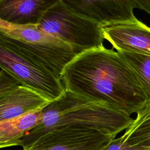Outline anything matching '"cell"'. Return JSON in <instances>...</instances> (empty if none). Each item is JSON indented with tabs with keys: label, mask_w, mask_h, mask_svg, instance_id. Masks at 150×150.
Returning <instances> with one entry per match:
<instances>
[{
	"label": "cell",
	"mask_w": 150,
	"mask_h": 150,
	"mask_svg": "<svg viewBox=\"0 0 150 150\" xmlns=\"http://www.w3.org/2000/svg\"><path fill=\"white\" fill-rule=\"evenodd\" d=\"M60 80L66 90L129 116L150 103L131 67L117 52L104 46L76 56Z\"/></svg>",
	"instance_id": "6da1fadb"
},
{
	"label": "cell",
	"mask_w": 150,
	"mask_h": 150,
	"mask_svg": "<svg viewBox=\"0 0 150 150\" xmlns=\"http://www.w3.org/2000/svg\"><path fill=\"white\" fill-rule=\"evenodd\" d=\"M133 120L129 115L65 90L42 108L39 123L19 139L20 146L29 145L47 132L64 127L94 129L115 138Z\"/></svg>",
	"instance_id": "7a4b0ae2"
},
{
	"label": "cell",
	"mask_w": 150,
	"mask_h": 150,
	"mask_svg": "<svg viewBox=\"0 0 150 150\" xmlns=\"http://www.w3.org/2000/svg\"><path fill=\"white\" fill-rule=\"evenodd\" d=\"M0 68L20 84L51 101L65 89L60 79L42 60L0 32Z\"/></svg>",
	"instance_id": "3957f363"
},
{
	"label": "cell",
	"mask_w": 150,
	"mask_h": 150,
	"mask_svg": "<svg viewBox=\"0 0 150 150\" xmlns=\"http://www.w3.org/2000/svg\"><path fill=\"white\" fill-rule=\"evenodd\" d=\"M38 26L70 46L77 55L103 46L102 27L73 12L62 0L48 9Z\"/></svg>",
	"instance_id": "277c9868"
},
{
	"label": "cell",
	"mask_w": 150,
	"mask_h": 150,
	"mask_svg": "<svg viewBox=\"0 0 150 150\" xmlns=\"http://www.w3.org/2000/svg\"><path fill=\"white\" fill-rule=\"evenodd\" d=\"M112 139L96 130L64 127L47 132L23 150H101Z\"/></svg>",
	"instance_id": "5b68a950"
},
{
	"label": "cell",
	"mask_w": 150,
	"mask_h": 150,
	"mask_svg": "<svg viewBox=\"0 0 150 150\" xmlns=\"http://www.w3.org/2000/svg\"><path fill=\"white\" fill-rule=\"evenodd\" d=\"M73 12L102 28L135 22L132 0H62Z\"/></svg>",
	"instance_id": "8992f818"
},
{
	"label": "cell",
	"mask_w": 150,
	"mask_h": 150,
	"mask_svg": "<svg viewBox=\"0 0 150 150\" xmlns=\"http://www.w3.org/2000/svg\"><path fill=\"white\" fill-rule=\"evenodd\" d=\"M103 38L117 51L150 55V27L139 21L102 28Z\"/></svg>",
	"instance_id": "52a82bcc"
},
{
	"label": "cell",
	"mask_w": 150,
	"mask_h": 150,
	"mask_svg": "<svg viewBox=\"0 0 150 150\" xmlns=\"http://www.w3.org/2000/svg\"><path fill=\"white\" fill-rule=\"evenodd\" d=\"M49 102L37 91L19 84L0 94V122L41 108Z\"/></svg>",
	"instance_id": "ba28073f"
},
{
	"label": "cell",
	"mask_w": 150,
	"mask_h": 150,
	"mask_svg": "<svg viewBox=\"0 0 150 150\" xmlns=\"http://www.w3.org/2000/svg\"><path fill=\"white\" fill-rule=\"evenodd\" d=\"M57 0H0V19L18 25H38Z\"/></svg>",
	"instance_id": "9c48e42d"
},
{
	"label": "cell",
	"mask_w": 150,
	"mask_h": 150,
	"mask_svg": "<svg viewBox=\"0 0 150 150\" xmlns=\"http://www.w3.org/2000/svg\"><path fill=\"white\" fill-rule=\"evenodd\" d=\"M0 32L15 39L34 45L73 50L67 43L40 30L38 25H14L0 19Z\"/></svg>",
	"instance_id": "30bf717a"
},
{
	"label": "cell",
	"mask_w": 150,
	"mask_h": 150,
	"mask_svg": "<svg viewBox=\"0 0 150 150\" xmlns=\"http://www.w3.org/2000/svg\"><path fill=\"white\" fill-rule=\"evenodd\" d=\"M42 108L1 122L0 141L5 142L19 139L26 132L38 125Z\"/></svg>",
	"instance_id": "8fae6325"
},
{
	"label": "cell",
	"mask_w": 150,
	"mask_h": 150,
	"mask_svg": "<svg viewBox=\"0 0 150 150\" xmlns=\"http://www.w3.org/2000/svg\"><path fill=\"white\" fill-rule=\"evenodd\" d=\"M137 117L121 136L123 141L131 146H150V103L137 112Z\"/></svg>",
	"instance_id": "7c38bea8"
},
{
	"label": "cell",
	"mask_w": 150,
	"mask_h": 150,
	"mask_svg": "<svg viewBox=\"0 0 150 150\" xmlns=\"http://www.w3.org/2000/svg\"><path fill=\"white\" fill-rule=\"evenodd\" d=\"M135 74L142 88L150 97V55L117 51Z\"/></svg>",
	"instance_id": "4fadbf2b"
},
{
	"label": "cell",
	"mask_w": 150,
	"mask_h": 150,
	"mask_svg": "<svg viewBox=\"0 0 150 150\" xmlns=\"http://www.w3.org/2000/svg\"><path fill=\"white\" fill-rule=\"evenodd\" d=\"M145 148L138 146H131L125 143L121 137L113 138L101 150H144Z\"/></svg>",
	"instance_id": "5bb4252c"
},
{
	"label": "cell",
	"mask_w": 150,
	"mask_h": 150,
	"mask_svg": "<svg viewBox=\"0 0 150 150\" xmlns=\"http://www.w3.org/2000/svg\"><path fill=\"white\" fill-rule=\"evenodd\" d=\"M20 84L13 78L3 70H0V94L4 93Z\"/></svg>",
	"instance_id": "9a60e30c"
},
{
	"label": "cell",
	"mask_w": 150,
	"mask_h": 150,
	"mask_svg": "<svg viewBox=\"0 0 150 150\" xmlns=\"http://www.w3.org/2000/svg\"><path fill=\"white\" fill-rule=\"evenodd\" d=\"M134 8L142 9L150 14V0H132Z\"/></svg>",
	"instance_id": "2e32d148"
},
{
	"label": "cell",
	"mask_w": 150,
	"mask_h": 150,
	"mask_svg": "<svg viewBox=\"0 0 150 150\" xmlns=\"http://www.w3.org/2000/svg\"><path fill=\"white\" fill-rule=\"evenodd\" d=\"M16 145H20L19 139L10 141H5V142L0 141V148L16 146Z\"/></svg>",
	"instance_id": "e0dca14e"
},
{
	"label": "cell",
	"mask_w": 150,
	"mask_h": 150,
	"mask_svg": "<svg viewBox=\"0 0 150 150\" xmlns=\"http://www.w3.org/2000/svg\"><path fill=\"white\" fill-rule=\"evenodd\" d=\"M144 150H150V146L147 147V148H145V149Z\"/></svg>",
	"instance_id": "ac0fdd59"
}]
</instances>
